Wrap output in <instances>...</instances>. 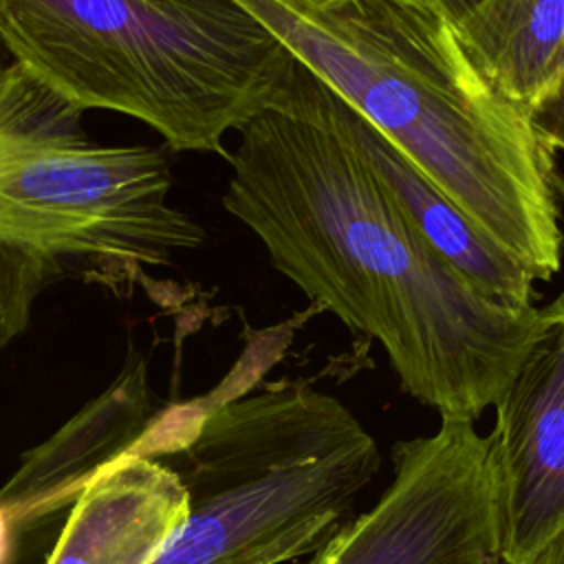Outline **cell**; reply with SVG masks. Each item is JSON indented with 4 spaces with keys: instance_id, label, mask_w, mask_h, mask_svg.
<instances>
[{
    "instance_id": "obj_5",
    "label": "cell",
    "mask_w": 564,
    "mask_h": 564,
    "mask_svg": "<svg viewBox=\"0 0 564 564\" xmlns=\"http://www.w3.org/2000/svg\"><path fill=\"white\" fill-rule=\"evenodd\" d=\"M187 516L150 564H282L319 551L379 471L375 438L308 383L183 403L178 447L159 454Z\"/></svg>"
},
{
    "instance_id": "obj_4",
    "label": "cell",
    "mask_w": 564,
    "mask_h": 564,
    "mask_svg": "<svg viewBox=\"0 0 564 564\" xmlns=\"http://www.w3.org/2000/svg\"><path fill=\"white\" fill-rule=\"evenodd\" d=\"M68 101L0 46V346L64 278L126 293L145 267L205 231L167 203L172 174L150 145H101Z\"/></svg>"
},
{
    "instance_id": "obj_17",
    "label": "cell",
    "mask_w": 564,
    "mask_h": 564,
    "mask_svg": "<svg viewBox=\"0 0 564 564\" xmlns=\"http://www.w3.org/2000/svg\"><path fill=\"white\" fill-rule=\"evenodd\" d=\"M405 2H416V4H425V7H432L427 0H405ZM434 9V7H432Z\"/></svg>"
},
{
    "instance_id": "obj_18",
    "label": "cell",
    "mask_w": 564,
    "mask_h": 564,
    "mask_svg": "<svg viewBox=\"0 0 564 564\" xmlns=\"http://www.w3.org/2000/svg\"><path fill=\"white\" fill-rule=\"evenodd\" d=\"M560 302H562V304H564V295H560Z\"/></svg>"
},
{
    "instance_id": "obj_12",
    "label": "cell",
    "mask_w": 564,
    "mask_h": 564,
    "mask_svg": "<svg viewBox=\"0 0 564 564\" xmlns=\"http://www.w3.org/2000/svg\"><path fill=\"white\" fill-rule=\"evenodd\" d=\"M70 516V513H68ZM53 522H66V520H40L29 527H20L11 513L0 505V564H13L18 555L22 553L26 540L33 535V531L53 524Z\"/></svg>"
},
{
    "instance_id": "obj_3",
    "label": "cell",
    "mask_w": 564,
    "mask_h": 564,
    "mask_svg": "<svg viewBox=\"0 0 564 564\" xmlns=\"http://www.w3.org/2000/svg\"><path fill=\"white\" fill-rule=\"evenodd\" d=\"M0 46L84 110L223 156L229 130L280 108L297 64L236 0H0Z\"/></svg>"
},
{
    "instance_id": "obj_6",
    "label": "cell",
    "mask_w": 564,
    "mask_h": 564,
    "mask_svg": "<svg viewBox=\"0 0 564 564\" xmlns=\"http://www.w3.org/2000/svg\"><path fill=\"white\" fill-rule=\"evenodd\" d=\"M311 564H505L474 421L441 419L434 434L394 443L390 485Z\"/></svg>"
},
{
    "instance_id": "obj_11",
    "label": "cell",
    "mask_w": 564,
    "mask_h": 564,
    "mask_svg": "<svg viewBox=\"0 0 564 564\" xmlns=\"http://www.w3.org/2000/svg\"><path fill=\"white\" fill-rule=\"evenodd\" d=\"M527 117L553 152H564V70L533 97L527 106Z\"/></svg>"
},
{
    "instance_id": "obj_2",
    "label": "cell",
    "mask_w": 564,
    "mask_h": 564,
    "mask_svg": "<svg viewBox=\"0 0 564 564\" xmlns=\"http://www.w3.org/2000/svg\"><path fill=\"white\" fill-rule=\"evenodd\" d=\"M533 280L562 269L564 176L456 26L405 0H236Z\"/></svg>"
},
{
    "instance_id": "obj_10",
    "label": "cell",
    "mask_w": 564,
    "mask_h": 564,
    "mask_svg": "<svg viewBox=\"0 0 564 564\" xmlns=\"http://www.w3.org/2000/svg\"><path fill=\"white\" fill-rule=\"evenodd\" d=\"M456 33L485 75L527 108L553 77L564 0H482Z\"/></svg>"
},
{
    "instance_id": "obj_14",
    "label": "cell",
    "mask_w": 564,
    "mask_h": 564,
    "mask_svg": "<svg viewBox=\"0 0 564 564\" xmlns=\"http://www.w3.org/2000/svg\"><path fill=\"white\" fill-rule=\"evenodd\" d=\"M438 13H443L454 26L460 24L482 0H427Z\"/></svg>"
},
{
    "instance_id": "obj_15",
    "label": "cell",
    "mask_w": 564,
    "mask_h": 564,
    "mask_svg": "<svg viewBox=\"0 0 564 564\" xmlns=\"http://www.w3.org/2000/svg\"><path fill=\"white\" fill-rule=\"evenodd\" d=\"M533 564H564V527L542 546Z\"/></svg>"
},
{
    "instance_id": "obj_16",
    "label": "cell",
    "mask_w": 564,
    "mask_h": 564,
    "mask_svg": "<svg viewBox=\"0 0 564 564\" xmlns=\"http://www.w3.org/2000/svg\"><path fill=\"white\" fill-rule=\"evenodd\" d=\"M562 70H564V44H562V51H560V55H557V59H555V68H553V77H551V82H553ZM551 82H549V84H551ZM549 84H546V86H549Z\"/></svg>"
},
{
    "instance_id": "obj_9",
    "label": "cell",
    "mask_w": 564,
    "mask_h": 564,
    "mask_svg": "<svg viewBox=\"0 0 564 564\" xmlns=\"http://www.w3.org/2000/svg\"><path fill=\"white\" fill-rule=\"evenodd\" d=\"M187 516V489L161 456L128 452L99 469L44 564H150Z\"/></svg>"
},
{
    "instance_id": "obj_1",
    "label": "cell",
    "mask_w": 564,
    "mask_h": 564,
    "mask_svg": "<svg viewBox=\"0 0 564 564\" xmlns=\"http://www.w3.org/2000/svg\"><path fill=\"white\" fill-rule=\"evenodd\" d=\"M238 132L223 205L271 264L377 339L401 388L441 419L476 421L494 405L546 306L513 311L482 295L330 130L269 110Z\"/></svg>"
},
{
    "instance_id": "obj_7",
    "label": "cell",
    "mask_w": 564,
    "mask_h": 564,
    "mask_svg": "<svg viewBox=\"0 0 564 564\" xmlns=\"http://www.w3.org/2000/svg\"><path fill=\"white\" fill-rule=\"evenodd\" d=\"M494 403L487 443L498 549L505 564H533L564 527V304Z\"/></svg>"
},
{
    "instance_id": "obj_8",
    "label": "cell",
    "mask_w": 564,
    "mask_h": 564,
    "mask_svg": "<svg viewBox=\"0 0 564 564\" xmlns=\"http://www.w3.org/2000/svg\"><path fill=\"white\" fill-rule=\"evenodd\" d=\"M275 112L302 117L348 143L405 218L482 295L513 311L535 306V280L524 264L478 229L416 163L300 62Z\"/></svg>"
},
{
    "instance_id": "obj_13",
    "label": "cell",
    "mask_w": 564,
    "mask_h": 564,
    "mask_svg": "<svg viewBox=\"0 0 564 564\" xmlns=\"http://www.w3.org/2000/svg\"><path fill=\"white\" fill-rule=\"evenodd\" d=\"M62 527H64V522H55V524H46V527L33 531V535L26 540L22 553L18 555V560L13 564H44L53 544L57 542Z\"/></svg>"
}]
</instances>
